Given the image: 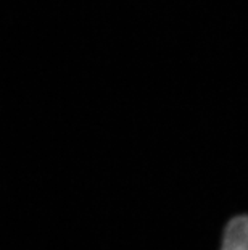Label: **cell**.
Instances as JSON below:
<instances>
[{
	"instance_id": "6da1fadb",
	"label": "cell",
	"mask_w": 248,
	"mask_h": 250,
	"mask_svg": "<svg viewBox=\"0 0 248 250\" xmlns=\"http://www.w3.org/2000/svg\"><path fill=\"white\" fill-rule=\"evenodd\" d=\"M219 250H248V213L232 216L221 232Z\"/></svg>"
}]
</instances>
